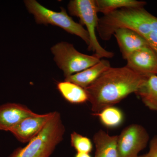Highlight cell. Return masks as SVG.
<instances>
[{
	"instance_id": "6da1fadb",
	"label": "cell",
	"mask_w": 157,
	"mask_h": 157,
	"mask_svg": "<svg viewBox=\"0 0 157 157\" xmlns=\"http://www.w3.org/2000/svg\"><path fill=\"white\" fill-rule=\"evenodd\" d=\"M147 76L136 73L126 66L109 68L85 89L93 114L114 106L132 93L135 94Z\"/></svg>"
},
{
	"instance_id": "9a60e30c",
	"label": "cell",
	"mask_w": 157,
	"mask_h": 157,
	"mask_svg": "<svg viewBox=\"0 0 157 157\" xmlns=\"http://www.w3.org/2000/svg\"><path fill=\"white\" fill-rule=\"evenodd\" d=\"M57 87L63 98L71 104H82L88 101L86 90L75 83L64 80L59 82Z\"/></svg>"
},
{
	"instance_id": "e0dca14e",
	"label": "cell",
	"mask_w": 157,
	"mask_h": 157,
	"mask_svg": "<svg viewBox=\"0 0 157 157\" xmlns=\"http://www.w3.org/2000/svg\"><path fill=\"white\" fill-rule=\"evenodd\" d=\"M93 114L98 116L101 123L109 128H117L124 121L123 113L120 109L114 106L107 107L100 112Z\"/></svg>"
},
{
	"instance_id": "3957f363",
	"label": "cell",
	"mask_w": 157,
	"mask_h": 157,
	"mask_svg": "<svg viewBox=\"0 0 157 157\" xmlns=\"http://www.w3.org/2000/svg\"><path fill=\"white\" fill-rule=\"evenodd\" d=\"M24 3L28 11L33 15L37 24L56 26L69 33L80 37L88 46L89 45L90 38L87 31L68 15L64 8H61L60 12H56L45 8L36 0H25Z\"/></svg>"
},
{
	"instance_id": "5b68a950",
	"label": "cell",
	"mask_w": 157,
	"mask_h": 157,
	"mask_svg": "<svg viewBox=\"0 0 157 157\" xmlns=\"http://www.w3.org/2000/svg\"><path fill=\"white\" fill-rule=\"evenodd\" d=\"M51 51L55 61L63 72L65 78L92 67L101 60L94 55H88L79 52L73 44L67 42L57 43Z\"/></svg>"
},
{
	"instance_id": "30bf717a",
	"label": "cell",
	"mask_w": 157,
	"mask_h": 157,
	"mask_svg": "<svg viewBox=\"0 0 157 157\" xmlns=\"http://www.w3.org/2000/svg\"><path fill=\"white\" fill-rule=\"evenodd\" d=\"M113 36L116 39L123 58L126 60L136 51L149 47L143 37L131 29H118L114 32Z\"/></svg>"
},
{
	"instance_id": "4fadbf2b",
	"label": "cell",
	"mask_w": 157,
	"mask_h": 157,
	"mask_svg": "<svg viewBox=\"0 0 157 157\" xmlns=\"http://www.w3.org/2000/svg\"><path fill=\"white\" fill-rule=\"evenodd\" d=\"M118 135H110L100 130L93 136L96 147L94 157H119L117 150Z\"/></svg>"
},
{
	"instance_id": "7a4b0ae2",
	"label": "cell",
	"mask_w": 157,
	"mask_h": 157,
	"mask_svg": "<svg viewBox=\"0 0 157 157\" xmlns=\"http://www.w3.org/2000/svg\"><path fill=\"white\" fill-rule=\"evenodd\" d=\"M65 132L60 114L54 111L40 133L26 146L16 149L9 157H49L63 140Z\"/></svg>"
},
{
	"instance_id": "8992f818",
	"label": "cell",
	"mask_w": 157,
	"mask_h": 157,
	"mask_svg": "<svg viewBox=\"0 0 157 157\" xmlns=\"http://www.w3.org/2000/svg\"><path fill=\"white\" fill-rule=\"evenodd\" d=\"M149 140L148 132L143 126L137 124L127 126L118 135L119 157H138L139 152L147 146Z\"/></svg>"
},
{
	"instance_id": "9c48e42d",
	"label": "cell",
	"mask_w": 157,
	"mask_h": 157,
	"mask_svg": "<svg viewBox=\"0 0 157 157\" xmlns=\"http://www.w3.org/2000/svg\"><path fill=\"white\" fill-rule=\"evenodd\" d=\"M38 113L22 104L7 103L0 106V130L10 131L23 120Z\"/></svg>"
},
{
	"instance_id": "5bb4252c",
	"label": "cell",
	"mask_w": 157,
	"mask_h": 157,
	"mask_svg": "<svg viewBox=\"0 0 157 157\" xmlns=\"http://www.w3.org/2000/svg\"><path fill=\"white\" fill-rule=\"evenodd\" d=\"M149 109L157 113V76L148 75L135 93Z\"/></svg>"
},
{
	"instance_id": "ba28073f",
	"label": "cell",
	"mask_w": 157,
	"mask_h": 157,
	"mask_svg": "<svg viewBox=\"0 0 157 157\" xmlns=\"http://www.w3.org/2000/svg\"><path fill=\"white\" fill-rule=\"evenodd\" d=\"M126 67L141 75L157 76V55L150 47L136 51L126 59Z\"/></svg>"
},
{
	"instance_id": "d6986e66",
	"label": "cell",
	"mask_w": 157,
	"mask_h": 157,
	"mask_svg": "<svg viewBox=\"0 0 157 157\" xmlns=\"http://www.w3.org/2000/svg\"><path fill=\"white\" fill-rule=\"evenodd\" d=\"M138 157H157V135L154 136L150 141L148 151Z\"/></svg>"
},
{
	"instance_id": "2e32d148",
	"label": "cell",
	"mask_w": 157,
	"mask_h": 157,
	"mask_svg": "<svg viewBox=\"0 0 157 157\" xmlns=\"http://www.w3.org/2000/svg\"><path fill=\"white\" fill-rule=\"evenodd\" d=\"M98 13L104 15L123 8H144L147 5L144 1L136 0H95Z\"/></svg>"
},
{
	"instance_id": "277c9868",
	"label": "cell",
	"mask_w": 157,
	"mask_h": 157,
	"mask_svg": "<svg viewBox=\"0 0 157 157\" xmlns=\"http://www.w3.org/2000/svg\"><path fill=\"white\" fill-rule=\"evenodd\" d=\"M68 10L70 15L79 18L82 25L86 27L90 38L89 51L94 52V55L100 59L113 57L114 54L102 47L97 39L96 30L99 18L95 0H71L68 4Z\"/></svg>"
},
{
	"instance_id": "ac0fdd59",
	"label": "cell",
	"mask_w": 157,
	"mask_h": 157,
	"mask_svg": "<svg viewBox=\"0 0 157 157\" xmlns=\"http://www.w3.org/2000/svg\"><path fill=\"white\" fill-rule=\"evenodd\" d=\"M70 142L77 152L90 154L92 151L93 144L90 139L77 132H73L71 134Z\"/></svg>"
},
{
	"instance_id": "52a82bcc",
	"label": "cell",
	"mask_w": 157,
	"mask_h": 157,
	"mask_svg": "<svg viewBox=\"0 0 157 157\" xmlns=\"http://www.w3.org/2000/svg\"><path fill=\"white\" fill-rule=\"evenodd\" d=\"M54 113V111L45 114H37L26 118L10 132L20 142L24 143L29 142L40 133L52 117Z\"/></svg>"
},
{
	"instance_id": "7c38bea8",
	"label": "cell",
	"mask_w": 157,
	"mask_h": 157,
	"mask_svg": "<svg viewBox=\"0 0 157 157\" xmlns=\"http://www.w3.org/2000/svg\"><path fill=\"white\" fill-rule=\"evenodd\" d=\"M110 67L109 61L103 59L92 67L66 77L65 81L73 82L85 89L92 84L102 73Z\"/></svg>"
},
{
	"instance_id": "8fae6325",
	"label": "cell",
	"mask_w": 157,
	"mask_h": 157,
	"mask_svg": "<svg viewBox=\"0 0 157 157\" xmlns=\"http://www.w3.org/2000/svg\"><path fill=\"white\" fill-rule=\"evenodd\" d=\"M133 29L146 40L157 55V17L145 11L136 21Z\"/></svg>"
},
{
	"instance_id": "ffe728a7",
	"label": "cell",
	"mask_w": 157,
	"mask_h": 157,
	"mask_svg": "<svg viewBox=\"0 0 157 157\" xmlns=\"http://www.w3.org/2000/svg\"><path fill=\"white\" fill-rule=\"evenodd\" d=\"M74 157H92V156L89 153L77 152Z\"/></svg>"
}]
</instances>
